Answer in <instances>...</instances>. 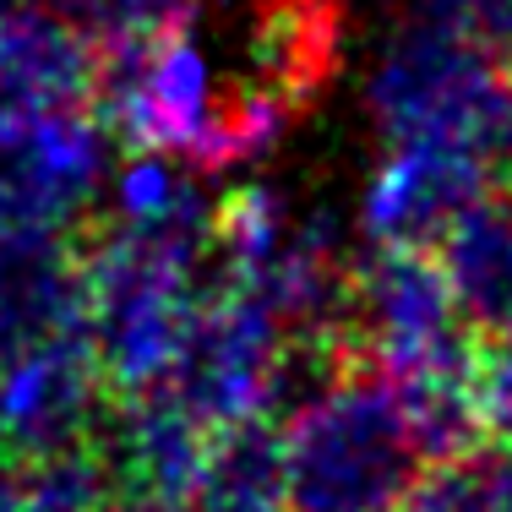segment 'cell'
<instances>
[{"label":"cell","mask_w":512,"mask_h":512,"mask_svg":"<svg viewBox=\"0 0 512 512\" xmlns=\"http://www.w3.org/2000/svg\"><path fill=\"white\" fill-rule=\"evenodd\" d=\"M442 442L393 376L355 371L300 398L278 431L284 512H409Z\"/></svg>","instance_id":"3957f363"},{"label":"cell","mask_w":512,"mask_h":512,"mask_svg":"<svg viewBox=\"0 0 512 512\" xmlns=\"http://www.w3.org/2000/svg\"><path fill=\"white\" fill-rule=\"evenodd\" d=\"M338 39L344 0H175L148 44L104 55V104L153 148L229 164L322 93Z\"/></svg>","instance_id":"6da1fadb"},{"label":"cell","mask_w":512,"mask_h":512,"mask_svg":"<svg viewBox=\"0 0 512 512\" xmlns=\"http://www.w3.org/2000/svg\"><path fill=\"white\" fill-rule=\"evenodd\" d=\"M463 322L491 344L512 333V175H502L431 251Z\"/></svg>","instance_id":"277c9868"},{"label":"cell","mask_w":512,"mask_h":512,"mask_svg":"<svg viewBox=\"0 0 512 512\" xmlns=\"http://www.w3.org/2000/svg\"><path fill=\"white\" fill-rule=\"evenodd\" d=\"M224 284L229 202L186 175H131L115 213L88 235V322L115 398L142 393L164 371Z\"/></svg>","instance_id":"7a4b0ae2"},{"label":"cell","mask_w":512,"mask_h":512,"mask_svg":"<svg viewBox=\"0 0 512 512\" xmlns=\"http://www.w3.org/2000/svg\"><path fill=\"white\" fill-rule=\"evenodd\" d=\"M474 409H480V431L496 442H512V333L491 338L474 376Z\"/></svg>","instance_id":"8992f818"},{"label":"cell","mask_w":512,"mask_h":512,"mask_svg":"<svg viewBox=\"0 0 512 512\" xmlns=\"http://www.w3.org/2000/svg\"><path fill=\"white\" fill-rule=\"evenodd\" d=\"M22 6H33V0H0V17H6V11H22Z\"/></svg>","instance_id":"52a82bcc"},{"label":"cell","mask_w":512,"mask_h":512,"mask_svg":"<svg viewBox=\"0 0 512 512\" xmlns=\"http://www.w3.org/2000/svg\"><path fill=\"white\" fill-rule=\"evenodd\" d=\"M409 512H512V442L480 436L442 458Z\"/></svg>","instance_id":"5b68a950"}]
</instances>
